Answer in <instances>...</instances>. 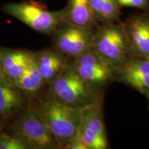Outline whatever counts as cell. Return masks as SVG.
I'll list each match as a JSON object with an SVG mask.
<instances>
[{
    "label": "cell",
    "instance_id": "9a60e30c",
    "mask_svg": "<svg viewBox=\"0 0 149 149\" xmlns=\"http://www.w3.org/2000/svg\"><path fill=\"white\" fill-rule=\"evenodd\" d=\"M15 84L32 102L37 101L42 97L43 91L46 87H48L37 67L34 51L29 67Z\"/></svg>",
    "mask_w": 149,
    "mask_h": 149
},
{
    "label": "cell",
    "instance_id": "ba28073f",
    "mask_svg": "<svg viewBox=\"0 0 149 149\" xmlns=\"http://www.w3.org/2000/svg\"><path fill=\"white\" fill-rule=\"evenodd\" d=\"M79 137L86 149L109 148L102 103L94 104L83 109Z\"/></svg>",
    "mask_w": 149,
    "mask_h": 149
},
{
    "label": "cell",
    "instance_id": "7402d4cb",
    "mask_svg": "<svg viewBox=\"0 0 149 149\" xmlns=\"http://www.w3.org/2000/svg\"><path fill=\"white\" fill-rule=\"evenodd\" d=\"M146 97H147V99H148V103H149V94H148V95H146Z\"/></svg>",
    "mask_w": 149,
    "mask_h": 149
},
{
    "label": "cell",
    "instance_id": "2e32d148",
    "mask_svg": "<svg viewBox=\"0 0 149 149\" xmlns=\"http://www.w3.org/2000/svg\"><path fill=\"white\" fill-rule=\"evenodd\" d=\"M99 23L120 22V8L116 0H90Z\"/></svg>",
    "mask_w": 149,
    "mask_h": 149
},
{
    "label": "cell",
    "instance_id": "4fadbf2b",
    "mask_svg": "<svg viewBox=\"0 0 149 149\" xmlns=\"http://www.w3.org/2000/svg\"><path fill=\"white\" fill-rule=\"evenodd\" d=\"M33 51L0 47V57L6 78L17 82L23 75L32 60Z\"/></svg>",
    "mask_w": 149,
    "mask_h": 149
},
{
    "label": "cell",
    "instance_id": "44dd1931",
    "mask_svg": "<svg viewBox=\"0 0 149 149\" xmlns=\"http://www.w3.org/2000/svg\"><path fill=\"white\" fill-rule=\"evenodd\" d=\"M6 123L4 121H3L2 119L0 117V134L2 133L3 132V128H4Z\"/></svg>",
    "mask_w": 149,
    "mask_h": 149
},
{
    "label": "cell",
    "instance_id": "e0dca14e",
    "mask_svg": "<svg viewBox=\"0 0 149 149\" xmlns=\"http://www.w3.org/2000/svg\"><path fill=\"white\" fill-rule=\"evenodd\" d=\"M30 147L17 136L3 132L0 134V149H29Z\"/></svg>",
    "mask_w": 149,
    "mask_h": 149
},
{
    "label": "cell",
    "instance_id": "6da1fadb",
    "mask_svg": "<svg viewBox=\"0 0 149 149\" xmlns=\"http://www.w3.org/2000/svg\"><path fill=\"white\" fill-rule=\"evenodd\" d=\"M46 95L68 107L79 109L103 102L102 93L86 82L71 63L48 85Z\"/></svg>",
    "mask_w": 149,
    "mask_h": 149
},
{
    "label": "cell",
    "instance_id": "277c9868",
    "mask_svg": "<svg viewBox=\"0 0 149 149\" xmlns=\"http://www.w3.org/2000/svg\"><path fill=\"white\" fill-rule=\"evenodd\" d=\"M2 10L37 32L51 36L62 23L65 11L64 8L49 10L43 3L33 0L6 3Z\"/></svg>",
    "mask_w": 149,
    "mask_h": 149
},
{
    "label": "cell",
    "instance_id": "7a4b0ae2",
    "mask_svg": "<svg viewBox=\"0 0 149 149\" xmlns=\"http://www.w3.org/2000/svg\"><path fill=\"white\" fill-rule=\"evenodd\" d=\"M40 104L58 148L67 149L79 137L83 109L68 107L47 95Z\"/></svg>",
    "mask_w": 149,
    "mask_h": 149
},
{
    "label": "cell",
    "instance_id": "8992f818",
    "mask_svg": "<svg viewBox=\"0 0 149 149\" xmlns=\"http://www.w3.org/2000/svg\"><path fill=\"white\" fill-rule=\"evenodd\" d=\"M97 27L61 23L52 36L53 47L67 59H76L93 45Z\"/></svg>",
    "mask_w": 149,
    "mask_h": 149
},
{
    "label": "cell",
    "instance_id": "30bf717a",
    "mask_svg": "<svg viewBox=\"0 0 149 149\" xmlns=\"http://www.w3.org/2000/svg\"><path fill=\"white\" fill-rule=\"evenodd\" d=\"M31 102L15 83L6 77L0 79V117L6 124L13 122Z\"/></svg>",
    "mask_w": 149,
    "mask_h": 149
},
{
    "label": "cell",
    "instance_id": "7c38bea8",
    "mask_svg": "<svg viewBox=\"0 0 149 149\" xmlns=\"http://www.w3.org/2000/svg\"><path fill=\"white\" fill-rule=\"evenodd\" d=\"M34 54L37 67L47 86L59 77L70 63L68 59L53 47L34 51Z\"/></svg>",
    "mask_w": 149,
    "mask_h": 149
},
{
    "label": "cell",
    "instance_id": "52a82bcc",
    "mask_svg": "<svg viewBox=\"0 0 149 149\" xmlns=\"http://www.w3.org/2000/svg\"><path fill=\"white\" fill-rule=\"evenodd\" d=\"M71 64L80 77L99 92L102 93L116 78V70L98 55L93 46Z\"/></svg>",
    "mask_w": 149,
    "mask_h": 149
},
{
    "label": "cell",
    "instance_id": "603a6c76",
    "mask_svg": "<svg viewBox=\"0 0 149 149\" xmlns=\"http://www.w3.org/2000/svg\"><path fill=\"white\" fill-rule=\"evenodd\" d=\"M148 59H149V56H148Z\"/></svg>",
    "mask_w": 149,
    "mask_h": 149
},
{
    "label": "cell",
    "instance_id": "d6986e66",
    "mask_svg": "<svg viewBox=\"0 0 149 149\" xmlns=\"http://www.w3.org/2000/svg\"><path fill=\"white\" fill-rule=\"evenodd\" d=\"M67 149H86V147L79 139V137H77L70 142Z\"/></svg>",
    "mask_w": 149,
    "mask_h": 149
},
{
    "label": "cell",
    "instance_id": "9c48e42d",
    "mask_svg": "<svg viewBox=\"0 0 149 149\" xmlns=\"http://www.w3.org/2000/svg\"><path fill=\"white\" fill-rule=\"evenodd\" d=\"M115 80L147 95L149 94V59L134 55L128 56L117 69Z\"/></svg>",
    "mask_w": 149,
    "mask_h": 149
},
{
    "label": "cell",
    "instance_id": "5bb4252c",
    "mask_svg": "<svg viewBox=\"0 0 149 149\" xmlns=\"http://www.w3.org/2000/svg\"><path fill=\"white\" fill-rule=\"evenodd\" d=\"M64 10L62 23L83 27L97 26L100 24L90 0H68Z\"/></svg>",
    "mask_w": 149,
    "mask_h": 149
},
{
    "label": "cell",
    "instance_id": "5b68a950",
    "mask_svg": "<svg viewBox=\"0 0 149 149\" xmlns=\"http://www.w3.org/2000/svg\"><path fill=\"white\" fill-rule=\"evenodd\" d=\"M92 46L115 70L130 55L127 34L121 22L99 24Z\"/></svg>",
    "mask_w": 149,
    "mask_h": 149
},
{
    "label": "cell",
    "instance_id": "ffe728a7",
    "mask_svg": "<svg viewBox=\"0 0 149 149\" xmlns=\"http://www.w3.org/2000/svg\"><path fill=\"white\" fill-rule=\"evenodd\" d=\"M5 77H6L4 72H3L2 63H1V57H0V79H3V78H5Z\"/></svg>",
    "mask_w": 149,
    "mask_h": 149
},
{
    "label": "cell",
    "instance_id": "8fae6325",
    "mask_svg": "<svg viewBox=\"0 0 149 149\" xmlns=\"http://www.w3.org/2000/svg\"><path fill=\"white\" fill-rule=\"evenodd\" d=\"M127 34L130 55L149 56V13L131 16L123 23Z\"/></svg>",
    "mask_w": 149,
    "mask_h": 149
},
{
    "label": "cell",
    "instance_id": "3957f363",
    "mask_svg": "<svg viewBox=\"0 0 149 149\" xmlns=\"http://www.w3.org/2000/svg\"><path fill=\"white\" fill-rule=\"evenodd\" d=\"M11 131L33 149H57L42 105L31 102L27 109L13 122Z\"/></svg>",
    "mask_w": 149,
    "mask_h": 149
},
{
    "label": "cell",
    "instance_id": "ac0fdd59",
    "mask_svg": "<svg viewBox=\"0 0 149 149\" xmlns=\"http://www.w3.org/2000/svg\"><path fill=\"white\" fill-rule=\"evenodd\" d=\"M120 7H131L147 10L149 8V0H116Z\"/></svg>",
    "mask_w": 149,
    "mask_h": 149
}]
</instances>
